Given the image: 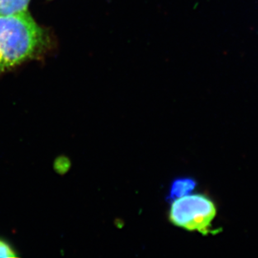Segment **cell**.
Returning <instances> with one entry per match:
<instances>
[{"instance_id": "obj_5", "label": "cell", "mask_w": 258, "mask_h": 258, "mask_svg": "<svg viewBox=\"0 0 258 258\" xmlns=\"http://www.w3.org/2000/svg\"><path fill=\"white\" fill-rule=\"evenodd\" d=\"M17 254L15 253V251L10 246V244L5 242L3 240H0V257H16Z\"/></svg>"}, {"instance_id": "obj_3", "label": "cell", "mask_w": 258, "mask_h": 258, "mask_svg": "<svg viewBox=\"0 0 258 258\" xmlns=\"http://www.w3.org/2000/svg\"><path fill=\"white\" fill-rule=\"evenodd\" d=\"M198 187V181L192 177L175 178L171 181L169 187L168 194L166 196V200L173 202L174 200L190 195Z\"/></svg>"}, {"instance_id": "obj_1", "label": "cell", "mask_w": 258, "mask_h": 258, "mask_svg": "<svg viewBox=\"0 0 258 258\" xmlns=\"http://www.w3.org/2000/svg\"><path fill=\"white\" fill-rule=\"evenodd\" d=\"M49 46L47 32L29 12L0 17V75L39 58Z\"/></svg>"}, {"instance_id": "obj_2", "label": "cell", "mask_w": 258, "mask_h": 258, "mask_svg": "<svg viewBox=\"0 0 258 258\" xmlns=\"http://www.w3.org/2000/svg\"><path fill=\"white\" fill-rule=\"evenodd\" d=\"M217 215V205L212 198L191 193L171 202L168 218L175 227L207 236L213 233L212 224Z\"/></svg>"}, {"instance_id": "obj_4", "label": "cell", "mask_w": 258, "mask_h": 258, "mask_svg": "<svg viewBox=\"0 0 258 258\" xmlns=\"http://www.w3.org/2000/svg\"><path fill=\"white\" fill-rule=\"evenodd\" d=\"M30 0H0V17H9L29 12Z\"/></svg>"}]
</instances>
